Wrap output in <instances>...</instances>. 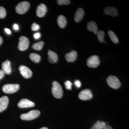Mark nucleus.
Returning a JSON list of instances; mask_svg holds the SVG:
<instances>
[{
  "mask_svg": "<svg viewBox=\"0 0 129 129\" xmlns=\"http://www.w3.org/2000/svg\"><path fill=\"white\" fill-rule=\"evenodd\" d=\"M52 92L56 98H60L62 97L63 93L62 88L57 81H54L52 83Z\"/></svg>",
  "mask_w": 129,
  "mask_h": 129,
  "instance_id": "nucleus-1",
  "label": "nucleus"
},
{
  "mask_svg": "<svg viewBox=\"0 0 129 129\" xmlns=\"http://www.w3.org/2000/svg\"><path fill=\"white\" fill-rule=\"evenodd\" d=\"M40 114V112L39 110H32L27 113L22 114L21 115V118L22 120H32L38 117Z\"/></svg>",
  "mask_w": 129,
  "mask_h": 129,
  "instance_id": "nucleus-2",
  "label": "nucleus"
},
{
  "mask_svg": "<svg viewBox=\"0 0 129 129\" xmlns=\"http://www.w3.org/2000/svg\"><path fill=\"white\" fill-rule=\"evenodd\" d=\"M20 86L18 84H7L3 86V91L7 94H12L17 92L19 89Z\"/></svg>",
  "mask_w": 129,
  "mask_h": 129,
  "instance_id": "nucleus-3",
  "label": "nucleus"
},
{
  "mask_svg": "<svg viewBox=\"0 0 129 129\" xmlns=\"http://www.w3.org/2000/svg\"><path fill=\"white\" fill-rule=\"evenodd\" d=\"M107 82L111 88L117 89L120 87L121 83L116 76H110L107 79Z\"/></svg>",
  "mask_w": 129,
  "mask_h": 129,
  "instance_id": "nucleus-4",
  "label": "nucleus"
},
{
  "mask_svg": "<svg viewBox=\"0 0 129 129\" xmlns=\"http://www.w3.org/2000/svg\"><path fill=\"white\" fill-rule=\"evenodd\" d=\"M30 4L27 2H22L18 3L16 7V11L19 14H23L27 11Z\"/></svg>",
  "mask_w": 129,
  "mask_h": 129,
  "instance_id": "nucleus-5",
  "label": "nucleus"
},
{
  "mask_svg": "<svg viewBox=\"0 0 129 129\" xmlns=\"http://www.w3.org/2000/svg\"><path fill=\"white\" fill-rule=\"evenodd\" d=\"M100 61L99 57L96 55H93L90 57L87 60V65L91 68H95L99 66Z\"/></svg>",
  "mask_w": 129,
  "mask_h": 129,
  "instance_id": "nucleus-6",
  "label": "nucleus"
},
{
  "mask_svg": "<svg viewBox=\"0 0 129 129\" xmlns=\"http://www.w3.org/2000/svg\"><path fill=\"white\" fill-rule=\"evenodd\" d=\"M29 45V41L27 37L22 36L19 39L18 48L20 51H24L27 49Z\"/></svg>",
  "mask_w": 129,
  "mask_h": 129,
  "instance_id": "nucleus-7",
  "label": "nucleus"
},
{
  "mask_svg": "<svg viewBox=\"0 0 129 129\" xmlns=\"http://www.w3.org/2000/svg\"><path fill=\"white\" fill-rule=\"evenodd\" d=\"M92 97V92L89 89L81 91L79 94V98L81 100L86 101L91 99Z\"/></svg>",
  "mask_w": 129,
  "mask_h": 129,
  "instance_id": "nucleus-8",
  "label": "nucleus"
},
{
  "mask_svg": "<svg viewBox=\"0 0 129 129\" xmlns=\"http://www.w3.org/2000/svg\"><path fill=\"white\" fill-rule=\"evenodd\" d=\"M20 73L25 78H29L32 76V73L29 68L24 65H21L19 67Z\"/></svg>",
  "mask_w": 129,
  "mask_h": 129,
  "instance_id": "nucleus-9",
  "label": "nucleus"
},
{
  "mask_svg": "<svg viewBox=\"0 0 129 129\" xmlns=\"http://www.w3.org/2000/svg\"><path fill=\"white\" fill-rule=\"evenodd\" d=\"M35 106V104L33 102L26 99H21L18 104V106L20 108L32 107Z\"/></svg>",
  "mask_w": 129,
  "mask_h": 129,
  "instance_id": "nucleus-10",
  "label": "nucleus"
},
{
  "mask_svg": "<svg viewBox=\"0 0 129 129\" xmlns=\"http://www.w3.org/2000/svg\"><path fill=\"white\" fill-rule=\"evenodd\" d=\"M47 8L46 6L44 4H40L37 7L36 10L37 16L39 17H42L45 15Z\"/></svg>",
  "mask_w": 129,
  "mask_h": 129,
  "instance_id": "nucleus-11",
  "label": "nucleus"
},
{
  "mask_svg": "<svg viewBox=\"0 0 129 129\" xmlns=\"http://www.w3.org/2000/svg\"><path fill=\"white\" fill-rule=\"evenodd\" d=\"M8 103L9 99L7 96H3L0 98V113L6 109Z\"/></svg>",
  "mask_w": 129,
  "mask_h": 129,
  "instance_id": "nucleus-12",
  "label": "nucleus"
},
{
  "mask_svg": "<svg viewBox=\"0 0 129 129\" xmlns=\"http://www.w3.org/2000/svg\"><path fill=\"white\" fill-rule=\"evenodd\" d=\"M77 56L78 54L76 51H72L65 55V59L68 62H73L76 60Z\"/></svg>",
  "mask_w": 129,
  "mask_h": 129,
  "instance_id": "nucleus-13",
  "label": "nucleus"
},
{
  "mask_svg": "<svg viewBox=\"0 0 129 129\" xmlns=\"http://www.w3.org/2000/svg\"><path fill=\"white\" fill-rule=\"evenodd\" d=\"M104 13L107 15L113 17H115L118 15V12L117 9L115 8L112 7H108L105 8L104 10Z\"/></svg>",
  "mask_w": 129,
  "mask_h": 129,
  "instance_id": "nucleus-14",
  "label": "nucleus"
},
{
  "mask_svg": "<svg viewBox=\"0 0 129 129\" xmlns=\"http://www.w3.org/2000/svg\"><path fill=\"white\" fill-rule=\"evenodd\" d=\"M2 70L5 74H9L12 72L11 67V62L8 60L4 62L2 64Z\"/></svg>",
  "mask_w": 129,
  "mask_h": 129,
  "instance_id": "nucleus-15",
  "label": "nucleus"
},
{
  "mask_svg": "<svg viewBox=\"0 0 129 129\" xmlns=\"http://www.w3.org/2000/svg\"><path fill=\"white\" fill-rule=\"evenodd\" d=\"M84 14V11L83 9L81 8H79L77 9L75 15V21L76 22H79L83 19Z\"/></svg>",
  "mask_w": 129,
  "mask_h": 129,
  "instance_id": "nucleus-16",
  "label": "nucleus"
},
{
  "mask_svg": "<svg viewBox=\"0 0 129 129\" xmlns=\"http://www.w3.org/2000/svg\"><path fill=\"white\" fill-rule=\"evenodd\" d=\"M48 60L50 62L54 63L56 62L58 60L57 54L54 52L49 50L48 52Z\"/></svg>",
  "mask_w": 129,
  "mask_h": 129,
  "instance_id": "nucleus-17",
  "label": "nucleus"
},
{
  "mask_svg": "<svg viewBox=\"0 0 129 129\" xmlns=\"http://www.w3.org/2000/svg\"><path fill=\"white\" fill-rule=\"evenodd\" d=\"M87 29L90 31L93 32L95 34H97L98 32L97 25L94 21H91L89 22L87 24Z\"/></svg>",
  "mask_w": 129,
  "mask_h": 129,
  "instance_id": "nucleus-18",
  "label": "nucleus"
},
{
  "mask_svg": "<svg viewBox=\"0 0 129 129\" xmlns=\"http://www.w3.org/2000/svg\"><path fill=\"white\" fill-rule=\"evenodd\" d=\"M57 23L60 28H64L66 26L67 24V21L66 18L63 15H60L57 18Z\"/></svg>",
  "mask_w": 129,
  "mask_h": 129,
  "instance_id": "nucleus-19",
  "label": "nucleus"
},
{
  "mask_svg": "<svg viewBox=\"0 0 129 129\" xmlns=\"http://www.w3.org/2000/svg\"><path fill=\"white\" fill-rule=\"evenodd\" d=\"M107 125L106 123L103 121L100 122L98 120L93 125L91 129H103Z\"/></svg>",
  "mask_w": 129,
  "mask_h": 129,
  "instance_id": "nucleus-20",
  "label": "nucleus"
},
{
  "mask_svg": "<svg viewBox=\"0 0 129 129\" xmlns=\"http://www.w3.org/2000/svg\"><path fill=\"white\" fill-rule=\"evenodd\" d=\"M29 58L30 60L36 63L39 62L41 59V56L35 53H31L29 55Z\"/></svg>",
  "mask_w": 129,
  "mask_h": 129,
  "instance_id": "nucleus-21",
  "label": "nucleus"
},
{
  "mask_svg": "<svg viewBox=\"0 0 129 129\" xmlns=\"http://www.w3.org/2000/svg\"><path fill=\"white\" fill-rule=\"evenodd\" d=\"M108 33L109 36L113 42L115 44H117L119 42V40L115 34L111 30H109Z\"/></svg>",
  "mask_w": 129,
  "mask_h": 129,
  "instance_id": "nucleus-22",
  "label": "nucleus"
},
{
  "mask_svg": "<svg viewBox=\"0 0 129 129\" xmlns=\"http://www.w3.org/2000/svg\"><path fill=\"white\" fill-rule=\"evenodd\" d=\"M44 42L43 41H40L39 42L34 44L32 46V47L33 49L36 50H40L42 49L44 46Z\"/></svg>",
  "mask_w": 129,
  "mask_h": 129,
  "instance_id": "nucleus-23",
  "label": "nucleus"
},
{
  "mask_svg": "<svg viewBox=\"0 0 129 129\" xmlns=\"http://www.w3.org/2000/svg\"><path fill=\"white\" fill-rule=\"evenodd\" d=\"M97 35L99 41L101 43L104 42V35H105V33L104 31L102 30H99L97 33Z\"/></svg>",
  "mask_w": 129,
  "mask_h": 129,
  "instance_id": "nucleus-24",
  "label": "nucleus"
},
{
  "mask_svg": "<svg viewBox=\"0 0 129 129\" xmlns=\"http://www.w3.org/2000/svg\"><path fill=\"white\" fill-rule=\"evenodd\" d=\"M6 15V9L2 7H0V18H3Z\"/></svg>",
  "mask_w": 129,
  "mask_h": 129,
  "instance_id": "nucleus-25",
  "label": "nucleus"
},
{
  "mask_svg": "<svg viewBox=\"0 0 129 129\" xmlns=\"http://www.w3.org/2000/svg\"><path fill=\"white\" fill-rule=\"evenodd\" d=\"M58 4L60 5H69L70 3V1L69 0H58L57 1Z\"/></svg>",
  "mask_w": 129,
  "mask_h": 129,
  "instance_id": "nucleus-26",
  "label": "nucleus"
},
{
  "mask_svg": "<svg viewBox=\"0 0 129 129\" xmlns=\"http://www.w3.org/2000/svg\"><path fill=\"white\" fill-rule=\"evenodd\" d=\"M66 89L68 90H71L72 89V83L70 81L67 80L64 83Z\"/></svg>",
  "mask_w": 129,
  "mask_h": 129,
  "instance_id": "nucleus-27",
  "label": "nucleus"
},
{
  "mask_svg": "<svg viewBox=\"0 0 129 129\" xmlns=\"http://www.w3.org/2000/svg\"><path fill=\"white\" fill-rule=\"evenodd\" d=\"M40 28V26L39 24L34 23L32 24L31 28H32V30H34V31H36V30H39Z\"/></svg>",
  "mask_w": 129,
  "mask_h": 129,
  "instance_id": "nucleus-28",
  "label": "nucleus"
},
{
  "mask_svg": "<svg viewBox=\"0 0 129 129\" xmlns=\"http://www.w3.org/2000/svg\"><path fill=\"white\" fill-rule=\"evenodd\" d=\"M75 84L78 88H80L81 86V83L80 81L79 80H76L75 81Z\"/></svg>",
  "mask_w": 129,
  "mask_h": 129,
  "instance_id": "nucleus-29",
  "label": "nucleus"
},
{
  "mask_svg": "<svg viewBox=\"0 0 129 129\" xmlns=\"http://www.w3.org/2000/svg\"><path fill=\"white\" fill-rule=\"evenodd\" d=\"M34 37L36 39H38L41 37V34L40 33H36L34 34Z\"/></svg>",
  "mask_w": 129,
  "mask_h": 129,
  "instance_id": "nucleus-30",
  "label": "nucleus"
},
{
  "mask_svg": "<svg viewBox=\"0 0 129 129\" xmlns=\"http://www.w3.org/2000/svg\"><path fill=\"white\" fill-rule=\"evenodd\" d=\"M5 74V72L2 70H0V80L4 78Z\"/></svg>",
  "mask_w": 129,
  "mask_h": 129,
  "instance_id": "nucleus-31",
  "label": "nucleus"
},
{
  "mask_svg": "<svg viewBox=\"0 0 129 129\" xmlns=\"http://www.w3.org/2000/svg\"><path fill=\"white\" fill-rule=\"evenodd\" d=\"M13 28L15 30H18L19 29V26L18 25H17V24H14L13 26Z\"/></svg>",
  "mask_w": 129,
  "mask_h": 129,
  "instance_id": "nucleus-32",
  "label": "nucleus"
},
{
  "mask_svg": "<svg viewBox=\"0 0 129 129\" xmlns=\"http://www.w3.org/2000/svg\"><path fill=\"white\" fill-rule=\"evenodd\" d=\"M5 32H6L7 34H11V31L10 29H9L7 28H5Z\"/></svg>",
  "mask_w": 129,
  "mask_h": 129,
  "instance_id": "nucleus-33",
  "label": "nucleus"
},
{
  "mask_svg": "<svg viewBox=\"0 0 129 129\" xmlns=\"http://www.w3.org/2000/svg\"><path fill=\"white\" fill-rule=\"evenodd\" d=\"M103 129H113V128L110 125H107L106 127L103 128Z\"/></svg>",
  "mask_w": 129,
  "mask_h": 129,
  "instance_id": "nucleus-34",
  "label": "nucleus"
},
{
  "mask_svg": "<svg viewBox=\"0 0 129 129\" xmlns=\"http://www.w3.org/2000/svg\"><path fill=\"white\" fill-rule=\"evenodd\" d=\"M3 41V40L2 38L0 36V46L2 44Z\"/></svg>",
  "mask_w": 129,
  "mask_h": 129,
  "instance_id": "nucleus-35",
  "label": "nucleus"
},
{
  "mask_svg": "<svg viewBox=\"0 0 129 129\" xmlns=\"http://www.w3.org/2000/svg\"><path fill=\"white\" fill-rule=\"evenodd\" d=\"M40 129H48V128H47V127H43L42 128H41Z\"/></svg>",
  "mask_w": 129,
  "mask_h": 129,
  "instance_id": "nucleus-36",
  "label": "nucleus"
}]
</instances>
